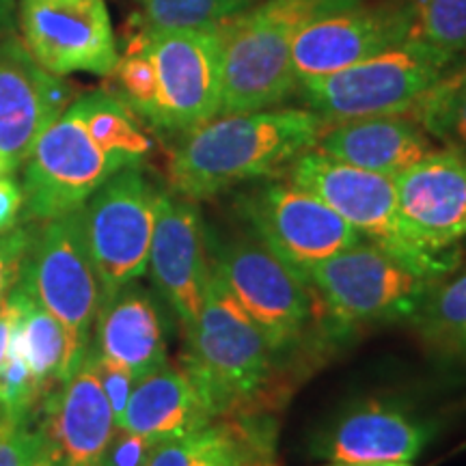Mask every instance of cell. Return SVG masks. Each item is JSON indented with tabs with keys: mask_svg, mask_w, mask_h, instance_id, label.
<instances>
[{
	"mask_svg": "<svg viewBox=\"0 0 466 466\" xmlns=\"http://www.w3.org/2000/svg\"><path fill=\"white\" fill-rule=\"evenodd\" d=\"M326 126L329 121L309 108L217 115L182 134L168 156V184L173 195L203 201L270 179L305 151L316 149Z\"/></svg>",
	"mask_w": 466,
	"mask_h": 466,
	"instance_id": "cell-1",
	"label": "cell"
},
{
	"mask_svg": "<svg viewBox=\"0 0 466 466\" xmlns=\"http://www.w3.org/2000/svg\"><path fill=\"white\" fill-rule=\"evenodd\" d=\"M359 0H264L220 26L223 102L218 115L279 108L299 96L291 48L302 26Z\"/></svg>",
	"mask_w": 466,
	"mask_h": 466,
	"instance_id": "cell-2",
	"label": "cell"
},
{
	"mask_svg": "<svg viewBox=\"0 0 466 466\" xmlns=\"http://www.w3.org/2000/svg\"><path fill=\"white\" fill-rule=\"evenodd\" d=\"M184 333L182 367L214 419L244 415L270 382L277 354L214 272L199 316Z\"/></svg>",
	"mask_w": 466,
	"mask_h": 466,
	"instance_id": "cell-3",
	"label": "cell"
},
{
	"mask_svg": "<svg viewBox=\"0 0 466 466\" xmlns=\"http://www.w3.org/2000/svg\"><path fill=\"white\" fill-rule=\"evenodd\" d=\"M285 179L333 208L363 240L384 248L430 279H442L458 270L460 253H432L408 229L398 206L395 177L309 149L285 168Z\"/></svg>",
	"mask_w": 466,
	"mask_h": 466,
	"instance_id": "cell-4",
	"label": "cell"
},
{
	"mask_svg": "<svg viewBox=\"0 0 466 466\" xmlns=\"http://www.w3.org/2000/svg\"><path fill=\"white\" fill-rule=\"evenodd\" d=\"M20 279L66 333L63 382L89 352L102 305L100 279L85 238L83 208L37 223Z\"/></svg>",
	"mask_w": 466,
	"mask_h": 466,
	"instance_id": "cell-5",
	"label": "cell"
},
{
	"mask_svg": "<svg viewBox=\"0 0 466 466\" xmlns=\"http://www.w3.org/2000/svg\"><path fill=\"white\" fill-rule=\"evenodd\" d=\"M460 56L410 37L341 72L300 80L299 96L329 124L406 115Z\"/></svg>",
	"mask_w": 466,
	"mask_h": 466,
	"instance_id": "cell-6",
	"label": "cell"
},
{
	"mask_svg": "<svg viewBox=\"0 0 466 466\" xmlns=\"http://www.w3.org/2000/svg\"><path fill=\"white\" fill-rule=\"evenodd\" d=\"M208 242L212 272L258 324L272 352L279 357L299 346L319 305L307 279L250 233L212 240L208 231Z\"/></svg>",
	"mask_w": 466,
	"mask_h": 466,
	"instance_id": "cell-7",
	"label": "cell"
},
{
	"mask_svg": "<svg viewBox=\"0 0 466 466\" xmlns=\"http://www.w3.org/2000/svg\"><path fill=\"white\" fill-rule=\"evenodd\" d=\"M305 279L343 329L412 319L439 281L367 240L309 268Z\"/></svg>",
	"mask_w": 466,
	"mask_h": 466,
	"instance_id": "cell-8",
	"label": "cell"
},
{
	"mask_svg": "<svg viewBox=\"0 0 466 466\" xmlns=\"http://www.w3.org/2000/svg\"><path fill=\"white\" fill-rule=\"evenodd\" d=\"M124 167L100 147L78 100L37 138L25 162L22 223H44L80 209Z\"/></svg>",
	"mask_w": 466,
	"mask_h": 466,
	"instance_id": "cell-9",
	"label": "cell"
},
{
	"mask_svg": "<svg viewBox=\"0 0 466 466\" xmlns=\"http://www.w3.org/2000/svg\"><path fill=\"white\" fill-rule=\"evenodd\" d=\"M160 197L141 167H130L115 173L83 206L86 247L102 300L147 275Z\"/></svg>",
	"mask_w": 466,
	"mask_h": 466,
	"instance_id": "cell-10",
	"label": "cell"
},
{
	"mask_svg": "<svg viewBox=\"0 0 466 466\" xmlns=\"http://www.w3.org/2000/svg\"><path fill=\"white\" fill-rule=\"evenodd\" d=\"M238 214L250 236L302 277L319 261L363 242V236L333 208L289 179H266L244 192Z\"/></svg>",
	"mask_w": 466,
	"mask_h": 466,
	"instance_id": "cell-11",
	"label": "cell"
},
{
	"mask_svg": "<svg viewBox=\"0 0 466 466\" xmlns=\"http://www.w3.org/2000/svg\"><path fill=\"white\" fill-rule=\"evenodd\" d=\"M151 58L160 97V132L184 134L220 113L223 37L220 28L134 31Z\"/></svg>",
	"mask_w": 466,
	"mask_h": 466,
	"instance_id": "cell-12",
	"label": "cell"
},
{
	"mask_svg": "<svg viewBox=\"0 0 466 466\" xmlns=\"http://www.w3.org/2000/svg\"><path fill=\"white\" fill-rule=\"evenodd\" d=\"M22 42L56 76H108L119 50L104 0H20Z\"/></svg>",
	"mask_w": 466,
	"mask_h": 466,
	"instance_id": "cell-13",
	"label": "cell"
},
{
	"mask_svg": "<svg viewBox=\"0 0 466 466\" xmlns=\"http://www.w3.org/2000/svg\"><path fill=\"white\" fill-rule=\"evenodd\" d=\"M412 37V15L406 0L357 5L330 11L309 22L296 35L291 61L299 80L341 72L378 52Z\"/></svg>",
	"mask_w": 466,
	"mask_h": 466,
	"instance_id": "cell-14",
	"label": "cell"
},
{
	"mask_svg": "<svg viewBox=\"0 0 466 466\" xmlns=\"http://www.w3.org/2000/svg\"><path fill=\"white\" fill-rule=\"evenodd\" d=\"M208 231L197 201L162 192L147 272L182 329L199 316L212 277Z\"/></svg>",
	"mask_w": 466,
	"mask_h": 466,
	"instance_id": "cell-15",
	"label": "cell"
},
{
	"mask_svg": "<svg viewBox=\"0 0 466 466\" xmlns=\"http://www.w3.org/2000/svg\"><path fill=\"white\" fill-rule=\"evenodd\" d=\"M72 102L74 86L39 66L25 42L0 39V156L14 171Z\"/></svg>",
	"mask_w": 466,
	"mask_h": 466,
	"instance_id": "cell-16",
	"label": "cell"
},
{
	"mask_svg": "<svg viewBox=\"0 0 466 466\" xmlns=\"http://www.w3.org/2000/svg\"><path fill=\"white\" fill-rule=\"evenodd\" d=\"M434 423L391 401L365 400L330 419L311 441V456L326 462H410L434 439Z\"/></svg>",
	"mask_w": 466,
	"mask_h": 466,
	"instance_id": "cell-17",
	"label": "cell"
},
{
	"mask_svg": "<svg viewBox=\"0 0 466 466\" xmlns=\"http://www.w3.org/2000/svg\"><path fill=\"white\" fill-rule=\"evenodd\" d=\"M398 206L412 236L432 253H460L466 238V154L436 147L395 175Z\"/></svg>",
	"mask_w": 466,
	"mask_h": 466,
	"instance_id": "cell-18",
	"label": "cell"
},
{
	"mask_svg": "<svg viewBox=\"0 0 466 466\" xmlns=\"http://www.w3.org/2000/svg\"><path fill=\"white\" fill-rule=\"evenodd\" d=\"M35 423L58 466H97L116 421L89 352L78 370L42 400Z\"/></svg>",
	"mask_w": 466,
	"mask_h": 466,
	"instance_id": "cell-19",
	"label": "cell"
},
{
	"mask_svg": "<svg viewBox=\"0 0 466 466\" xmlns=\"http://www.w3.org/2000/svg\"><path fill=\"white\" fill-rule=\"evenodd\" d=\"M89 350L124 367L134 380L168 363V330L158 300L134 281L102 300Z\"/></svg>",
	"mask_w": 466,
	"mask_h": 466,
	"instance_id": "cell-20",
	"label": "cell"
},
{
	"mask_svg": "<svg viewBox=\"0 0 466 466\" xmlns=\"http://www.w3.org/2000/svg\"><path fill=\"white\" fill-rule=\"evenodd\" d=\"M316 149L346 165L395 177L432 154L436 145L410 116L382 115L329 124Z\"/></svg>",
	"mask_w": 466,
	"mask_h": 466,
	"instance_id": "cell-21",
	"label": "cell"
},
{
	"mask_svg": "<svg viewBox=\"0 0 466 466\" xmlns=\"http://www.w3.org/2000/svg\"><path fill=\"white\" fill-rule=\"evenodd\" d=\"M212 412L184 367L165 363L134 382L119 428L151 441L186 436L214 423Z\"/></svg>",
	"mask_w": 466,
	"mask_h": 466,
	"instance_id": "cell-22",
	"label": "cell"
},
{
	"mask_svg": "<svg viewBox=\"0 0 466 466\" xmlns=\"http://www.w3.org/2000/svg\"><path fill=\"white\" fill-rule=\"evenodd\" d=\"M275 458V430L236 415L186 436L156 442L147 466H217L220 462L250 464Z\"/></svg>",
	"mask_w": 466,
	"mask_h": 466,
	"instance_id": "cell-23",
	"label": "cell"
},
{
	"mask_svg": "<svg viewBox=\"0 0 466 466\" xmlns=\"http://www.w3.org/2000/svg\"><path fill=\"white\" fill-rule=\"evenodd\" d=\"M22 289V309L14 330V343L25 357L37 389L39 404L61 382L66 360V333L61 324L35 300L26 283L17 281Z\"/></svg>",
	"mask_w": 466,
	"mask_h": 466,
	"instance_id": "cell-24",
	"label": "cell"
},
{
	"mask_svg": "<svg viewBox=\"0 0 466 466\" xmlns=\"http://www.w3.org/2000/svg\"><path fill=\"white\" fill-rule=\"evenodd\" d=\"M78 106L91 137L106 154L124 168L143 165L154 143L145 132L143 121L124 100H119L113 91L100 89L78 97Z\"/></svg>",
	"mask_w": 466,
	"mask_h": 466,
	"instance_id": "cell-25",
	"label": "cell"
},
{
	"mask_svg": "<svg viewBox=\"0 0 466 466\" xmlns=\"http://www.w3.org/2000/svg\"><path fill=\"white\" fill-rule=\"evenodd\" d=\"M410 322L436 352L466 360V268L434 281Z\"/></svg>",
	"mask_w": 466,
	"mask_h": 466,
	"instance_id": "cell-26",
	"label": "cell"
},
{
	"mask_svg": "<svg viewBox=\"0 0 466 466\" xmlns=\"http://www.w3.org/2000/svg\"><path fill=\"white\" fill-rule=\"evenodd\" d=\"M417 126L423 127L432 141L466 154V61L447 69L428 91L408 110Z\"/></svg>",
	"mask_w": 466,
	"mask_h": 466,
	"instance_id": "cell-27",
	"label": "cell"
},
{
	"mask_svg": "<svg viewBox=\"0 0 466 466\" xmlns=\"http://www.w3.org/2000/svg\"><path fill=\"white\" fill-rule=\"evenodd\" d=\"M258 0H141L137 28L147 33L220 28Z\"/></svg>",
	"mask_w": 466,
	"mask_h": 466,
	"instance_id": "cell-28",
	"label": "cell"
},
{
	"mask_svg": "<svg viewBox=\"0 0 466 466\" xmlns=\"http://www.w3.org/2000/svg\"><path fill=\"white\" fill-rule=\"evenodd\" d=\"M412 37L453 56L466 55V0H406Z\"/></svg>",
	"mask_w": 466,
	"mask_h": 466,
	"instance_id": "cell-29",
	"label": "cell"
},
{
	"mask_svg": "<svg viewBox=\"0 0 466 466\" xmlns=\"http://www.w3.org/2000/svg\"><path fill=\"white\" fill-rule=\"evenodd\" d=\"M44 450L35 417L0 415V466H28Z\"/></svg>",
	"mask_w": 466,
	"mask_h": 466,
	"instance_id": "cell-30",
	"label": "cell"
},
{
	"mask_svg": "<svg viewBox=\"0 0 466 466\" xmlns=\"http://www.w3.org/2000/svg\"><path fill=\"white\" fill-rule=\"evenodd\" d=\"M33 233L35 229L28 227H17L0 236V302L7 299L20 281L22 268L33 244Z\"/></svg>",
	"mask_w": 466,
	"mask_h": 466,
	"instance_id": "cell-31",
	"label": "cell"
},
{
	"mask_svg": "<svg viewBox=\"0 0 466 466\" xmlns=\"http://www.w3.org/2000/svg\"><path fill=\"white\" fill-rule=\"evenodd\" d=\"M156 442L158 441L145 439L126 428H116L97 466H147Z\"/></svg>",
	"mask_w": 466,
	"mask_h": 466,
	"instance_id": "cell-32",
	"label": "cell"
},
{
	"mask_svg": "<svg viewBox=\"0 0 466 466\" xmlns=\"http://www.w3.org/2000/svg\"><path fill=\"white\" fill-rule=\"evenodd\" d=\"M89 357L93 360V365H96V371H97V376H100L104 393H106V398L110 401V408H113L116 428H119L121 419H124V412L127 408V401H130L134 382H137V380H134L130 371H126L124 367H119L115 363H110V360H104L100 357H96L91 350H89Z\"/></svg>",
	"mask_w": 466,
	"mask_h": 466,
	"instance_id": "cell-33",
	"label": "cell"
},
{
	"mask_svg": "<svg viewBox=\"0 0 466 466\" xmlns=\"http://www.w3.org/2000/svg\"><path fill=\"white\" fill-rule=\"evenodd\" d=\"M22 208H25L22 184H17L11 175L0 177V236L20 227Z\"/></svg>",
	"mask_w": 466,
	"mask_h": 466,
	"instance_id": "cell-34",
	"label": "cell"
},
{
	"mask_svg": "<svg viewBox=\"0 0 466 466\" xmlns=\"http://www.w3.org/2000/svg\"><path fill=\"white\" fill-rule=\"evenodd\" d=\"M22 309V289L15 285L14 291L0 302V371H3L5 360H7L11 337H14L17 318H20Z\"/></svg>",
	"mask_w": 466,
	"mask_h": 466,
	"instance_id": "cell-35",
	"label": "cell"
},
{
	"mask_svg": "<svg viewBox=\"0 0 466 466\" xmlns=\"http://www.w3.org/2000/svg\"><path fill=\"white\" fill-rule=\"evenodd\" d=\"M15 0H0V35H9L15 25Z\"/></svg>",
	"mask_w": 466,
	"mask_h": 466,
	"instance_id": "cell-36",
	"label": "cell"
},
{
	"mask_svg": "<svg viewBox=\"0 0 466 466\" xmlns=\"http://www.w3.org/2000/svg\"><path fill=\"white\" fill-rule=\"evenodd\" d=\"M28 466H58V464H56V460H55V458H52L48 451H46V450H44V451H42V453H39V456H37V458H35V460H33V462H31V464H28Z\"/></svg>",
	"mask_w": 466,
	"mask_h": 466,
	"instance_id": "cell-37",
	"label": "cell"
},
{
	"mask_svg": "<svg viewBox=\"0 0 466 466\" xmlns=\"http://www.w3.org/2000/svg\"><path fill=\"white\" fill-rule=\"evenodd\" d=\"M324 466H412L408 462H370V464H343V462H329Z\"/></svg>",
	"mask_w": 466,
	"mask_h": 466,
	"instance_id": "cell-38",
	"label": "cell"
},
{
	"mask_svg": "<svg viewBox=\"0 0 466 466\" xmlns=\"http://www.w3.org/2000/svg\"><path fill=\"white\" fill-rule=\"evenodd\" d=\"M14 173V168H11L7 162H5L3 156H0V177H5V175H11Z\"/></svg>",
	"mask_w": 466,
	"mask_h": 466,
	"instance_id": "cell-39",
	"label": "cell"
},
{
	"mask_svg": "<svg viewBox=\"0 0 466 466\" xmlns=\"http://www.w3.org/2000/svg\"><path fill=\"white\" fill-rule=\"evenodd\" d=\"M244 466H279V464L275 462V458H270V460H258V462H250Z\"/></svg>",
	"mask_w": 466,
	"mask_h": 466,
	"instance_id": "cell-40",
	"label": "cell"
},
{
	"mask_svg": "<svg viewBox=\"0 0 466 466\" xmlns=\"http://www.w3.org/2000/svg\"><path fill=\"white\" fill-rule=\"evenodd\" d=\"M217 466H240V464H236V462H220Z\"/></svg>",
	"mask_w": 466,
	"mask_h": 466,
	"instance_id": "cell-41",
	"label": "cell"
}]
</instances>
